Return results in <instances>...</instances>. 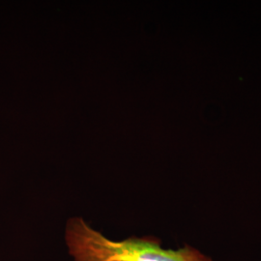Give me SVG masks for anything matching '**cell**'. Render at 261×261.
<instances>
[{
  "label": "cell",
  "mask_w": 261,
  "mask_h": 261,
  "mask_svg": "<svg viewBox=\"0 0 261 261\" xmlns=\"http://www.w3.org/2000/svg\"><path fill=\"white\" fill-rule=\"evenodd\" d=\"M64 241L73 261H214L190 245L166 249L155 236L112 240L82 217L66 222Z\"/></svg>",
  "instance_id": "6da1fadb"
}]
</instances>
